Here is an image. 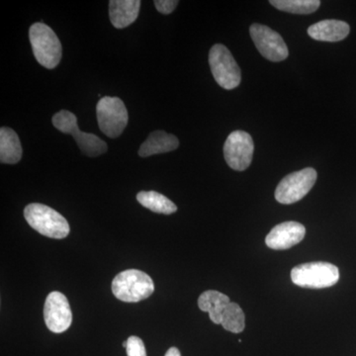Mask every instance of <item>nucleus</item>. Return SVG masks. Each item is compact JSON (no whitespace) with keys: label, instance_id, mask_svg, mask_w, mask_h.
Wrapping results in <instances>:
<instances>
[{"label":"nucleus","instance_id":"obj_11","mask_svg":"<svg viewBox=\"0 0 356 356\" xmlns=\"http://www.w3.org/2000/svg\"><path fill=\"white\" fill-rule=\"evenodd\" d=\"M44 318L51 332L60 334L69 329L72 322V309L63 293L54 291L48 295L44 302Z\"/></svg>","mask_w":356,"mask_h":356},{"label":"nucleus","instance_id":"obj_2","mask_svg":"<svg viewBox=\"0 0 356 356\" xmlns=\"http://www.w3.org/2000/svg\"><path fill=\"white\" fill-rule=\"evenodd\" d=\"M24 217L28 224L41 235L58 240L69 236L70 225L65 218L44 204L26 206Z\"/></svg>","mask_w":356,"mask_h":356},{"label":"nucleus","instance_id":"obj_7","mask_svg":"<svg viewBox=\"0 0 356 356\" xmlns=\"http://www.w3.org/2000/svg\"><path fill=\"white\" fill-rule=\"evenodd\" d=\"M98 126L107 137L116 139L128 124V110L118 97H102L96 106Z\"/></svg>","mask_w":356,"mask_h":356},{"label":"nucleus","instance_id":"obj_18","mask_svg":"<svg viewBox=\"0 0 356 356\" xmlns=\"http://www.w3.org/2000/svg\"><path fill=\"white\" fill-rule=\"evenodd\" d=\"M137 200L147 209L159 214L170 215L177 212V207L172 200L156 191H140Z\"/></svg>","mask_w":356,"mask_h":356},{"label":"nucleus","instance_id":"obj_23","mask_svg":"<svg viewBox=\"0 0 356 356\" xmlns=\"http://www.w3.org/2000/svg\"><path fill=\"white\" fill-rule=\"evenodd\" d=\"M165 356H181L180 351L177 348H170V350L166 351Z\"/></svg>","mask_w":356,"mask_h":356},{"label":"nucleus","instance_id":"obj_10","mask_svg":"<svg viewBox=\"0 0 356 356\" xmlns=\"http://www.w3.org/2000/svg\"><path fill=\"white\" fill-rule=\"evenodd\" d=\"M250 37L259 53L271 62H282L286 60L289 51L284 40L266 25L254 23L250 28Z\"/></svg>","mask_w":356,"mask_h":356},{"label":"nucleus","instance_id":"obj_19","mask_svg":"<svg viewBox=\"0 0 356 356\" xmlns=\"http://www.w3.org/2000/svg\"><path fill=\"white\" fill-rule=\"evenodd\" d=\"M269 3L281 11L293 14H311L321 6L320 0H271Z\"/></svg>","mask_w":356,"mask_h":356},{"label":"nucleus","instance_id":"obj_9","mask_svg":"<svg viewBox=\"0 0 356 356\" xmlns=\"http://www.w3.org/2000/svg\"><path fill=\"white\" fill-rule=\"evenodd\" d=\"M254 151L252 136L245 131H234L225 142L224 156L226 163L229 168L238 172H243L250 165Z\"/></svg>","mask_w":356,"mask_h":356},{"label":"nucleus","instance_id":"obj_21","mask_svg":"<svg viewBox=\"0 0 356 356\" xmlns=\"http://www.w3.org/2000/svg\"><path fill=\"white\" fill-rule=\"evenodd\" d=\"M128 356H147L146 348L140 337L132 336L127 339Z\"/></svg>","mask_w":356,"mask_h":356},{"label":"nucleus","instance_id":"obj_1","mask_svg":"<svg viewBox=\"0 0 356 356\" xmlns=\"http://www.w3.org/2000/svg\"><path fill=\"white\" fill-rule=\"evenodd\" d=\"M29 38L37 62L46 69L57 67L62 60L63 49L54 30L44 23H35L30 28Z\"/></svg>","mask_w":356,"mask_h":356},{"label":"nucleus","instance_id":"obj_12","mask_svg":"<svg viewBox=\"0 0 356 356\" xmlns=\"http://www.w3.org/2000/svg\"><path fill=\"white\" fill-rule=\"evenodd\" d=\"M306 229L298 222H284L277 225L266 236L267 247L273 250H287L298 245L305 238Z\"/></svg>","mask_w":356,"mask_h":356},{"label":"nucleus","instance_id":"obj_20","mask_svg":"<svg viewBox=\"0 0 356 356\" xmlns=\"http://www.w3.org/2000/svg\"><path fill=\"white\" fill-rule=\"evenodd\" d=\"M221 325L225 330L234 334H240L245 330V314L238 304L231 302L227 306L222 313Z\"/></svg>","mask_w":356,"mask_h":356},{"label":"nucleus","instance_id":"obj_17","mask_svg":"<svg viewBox=\"0 0 356 356\" xmlns=\"http://www.w3.org/2000/svg\"><path fill=\"white\" fill-rule=\"evenodd\" d=\"M22 158V147L19 137L13 129H0V161L7 165H15Z\"/></svg>","mask_w":356,"mask_h":356},{"label":"nucleus","instance_id":"obj_13","mask_svg":"<svg viewBox=\"0 0 356 356\" xmlns=\"http://www.w3.org/2000/svg\"><path fill=\"white\" fill-rule=\"evenodd\" d=\"M140 0H111L109 2V17L117 29L133 24L139 16Z\"/></svg>","mask_w":356,"mask_h":356},{"label":"nucleus","instance_id":"obj_24","mask_svg":"<svg viewBox=\"0 0 356 356\" xmlns=\"http://www.w3.org/2000/svg\"><path fill=\"white\" fill-rule=\"evenodd\" d=\"M124 348H127V341H125V343H123Z\"/></svg>","mask_w":356,"mask_h":356},{"label":"nucleus","instance_id":"obj_16","mask_svg":"<svg viewBox=\"0 0 356 356\" xmlns=\"http://www.w3.org/2000/svg\"><path fill=\"white\" fill-rule=\"evenodd\" d=\"M229 303V297L216 290H207L198 298L199 309L207 312L211 321L217 325H221L222 313Z\"/></svg>","mask_w":356,"mask_h":356},{"label":"nucleus","instance_id":"obj_15","mask_svg":"<svg viewBox=\"0 0 356 356\" xmlns=\"http://www.w3.org/2000/svg\"><path fill=\"white\" fill-rule=\"evenodd\" d=\"M179 147V140L172 134L165 131H154L149 134L147 139L143 143L139 149V156L142 158L154 154L170 153Z\"/></svg>","mask_w":356,"mask_h":356},{"label":"nucleus","instance_id":"obj_5","mask_svg":"<svg viewBox=\"0 0 356 356\" xmlns=\"http://www.w3.org/2000/svg\"><path fill=\"white\" fill-rule=\"evenodd\" d=\"M291 280L300 287L322 289L337 284L339 270L329 262H309L295 266L291 271Z\"/></svg>","mask_w":356,"mask_h":356},{"label":"nucleus","instance_id":"obj_8","mask_svg":"<svg viewBox=\"0 0 356 356\" xmlns=\"http://www.w3.org/2000/svg\"><path fill=\"white\" fill-rule=\"evenodd\" d=\"M317 172L307 168L286 175L278 184L275 199L281 204L298 202L313 188L317 180Z\"/></svg>","mask_w":356,"mask_h":356},{"label":"nucleus","instance_id":"obj_4","mask_svg":"<svg viewBox=\"0 0 356 356\" xmlns=\"http://www.w3.org/2000/svg\"><path fill=\"white\" fill-rule=\"evenodd\" d=\"M51 121L60 132L69 134L74 137L79 149L86 156L95 158L106 153L108 149L106 143L95 134L83 133L79 130L76 116L72 112L62 110L54 115Z\"/></svg>","mask_w":356,"mask_h":356},{"label":"nucleus","instance_id":"obj_6","mask_svg":"<svg viewBox=\"0 0 356 356\" xmlns=\"http://www.w3.org/2000/svg\"><path fill=\"white\" fill-rule=\"evenodd\" d=\"M209 65L215 81L221 88L232 90L242 81V72L227 47L216 44L209 51Z\"/></svg>","mask_w":356,"mask_h":356},{"label":"nucleus","instance_id":"obj_14","mask_svg":"<svg viewBox=\"0 0 356 356\" xmlns=\"http://www.w3.org/2000/svg\"><path fill=\"white\" fill-rule=\"evenodd\" d=\"M350 27L341 20H322L310 26L308 35L312 39L323 42H339L350 34Z\"/></svg>","mask_w":356,"mask_h":356},{"label":"nucleus","instance_id":"obj_22","mask_svg":"<svg viewBox=\"0 0 356 356\" xmlns=\"http://www.w3.org/2000/svg\"><path fill=\"white\" fill-rule=\"evenodd\" d=\"M177 6V0H156L154 1V6L158 9L159 13L165 14V15L172 13Z\"/></svg>","mask_w":356,"mask_h":356},{"label":"nucleus","instance_id":"obj_3","mask_svg":"<svg viewBox=\"0 0 356 356\" xmlns=\"http://www.w3.org/2000/svg\"><path fill=\"white\" fill-rule=\"evenodd\" d=\"M154 291L151 276L138 269L119 273L112 282V292L117 299L126 303H137L149 298Z\"/></svg>","mask_w":356,"mask_h":356}]
</instances>
